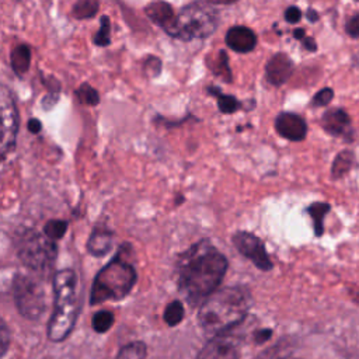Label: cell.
Wrapping results in <instances>:
<instances>
[{
	"mask_svg": "<svg viewBox=\"0 0 359 359\" xmlns=\"http://www.w3.org/2000/svg\"><path fill=\"white\" fill-rule=\"evenodd\" d=\"M226 271L227 258L208 240H201L178 257V287L191 303L203 302L216 292Z\"/></svg>",
	"mask_w": 359,
	"mask_h": 359,
	"instance_id": "1",
	"label": "cell"
},
{
	"mask_svg": "<svg viewBox=\"0 0 359 359\" xmlns=\"http://www.w3.org/2000/svg\"><path fill=\"white\" fill-rule=\"evenodd\" d=\"M248 311V296L240 287H224L202 302L198 323L205 334L217 338L244 320Z\"/></svg>",
	"mask_w": 359,
	"mask_h": 359,
	"instance_id": "2",
	"label": "cell"
},
{
	"mask_svg": "<svg viewBox=\"0 0 359 359\" xmlns=\"http://www.w3.org/2000/svg\"><path fill=\"white\" fill-rule=\"evenodd\" d=\"M53 311L48 324V337L59 342L67 338L77 317L76 273L72 269H62L53 278Z\"/></svg>",
	"mask_w": 359,
	"mask_h": 359,
	"instance_id": "3",
	"label": "cell"
},
{
	"mask_svg": "<svg viewBox=\"0 0 359 359\" xmlns=\"http://www.w3.org/2000/svg\"><path fill=\"white\" fill-rule=\"evenodd\" d=\"M125 250L126 247L122 245L115 258L95 276L90 296L93 304L107 300H121L132 290L136 282V271L126 259Z\"/></svg>",
	"mask_w": 359,
	"mask_h": 359,
	"instance_id": "4",
	"label": "cell"
},
{
	"mask_svg": "<svg viewBox=\"0 0 359 359\" xmlns=\"http://www.w3.org/2000/svg\"><path fill=\"white\" fill-rule=\"evenodd\" d=\"M219 25V13L213 6L196 0L187 4L164 29L172 38L182 41L205 39L210 36Z\"/></svg>",
	"mask_w": 359,
	"mask_h": 359,
	"instance_id": "5",
	"label": "cell"
},
{
	"mask_svg": "<svg viewBox=\"0 0 359 359\" xmlns=\"http://www.w3.org/2000/svg\"><path fill=\"white\" fill-rule=\"evenodd\" d=\"M15 247L21 262L34 271L49 269L57 252L55 240L32 229H25L18 234Z\"/></svg>",
	"mask_w": 359,
	"mask_h": 359,
	"instance_id": "6",
	"label": "cell"
},
{
	"mask_svg": "<svg viewBox=\"0 0 359 359\" xmlns=\"http://www.w3.org/2000/svg\"><path fill=\"white\" fill-rule=\"evenodd\" d=\"M14 302L21 316L28 320H38L46 307L42 286L25 275H17L13 283Z\"/></svg>",
	"mask_w": 359,
	"mask_h": 359,
	"instance_id": "7",
	"label": "cell"
},
{
	"mask_svg": "<svg viewBox=\"0 0 359 359\" xmlns=\"http://www.w3.org/2000/svg\"><path fill=\"white\" fill-rule=\"evenodd\" d=\"M0 111H1V160L4 161L15 147V139L18 133V111L14 102L13 94L6 86H1L0 94Z\"/></svg>",
	"mask_w": 359,
	"mask_h": 359,
	"instance_id": "8",
	"label": "cell"
},
{
	"mask_svg": "<svg viewBox=\"0 0 359 359\" xmlns=\"http://www.w3.org/2000/svg\"><path fill=\"white\" fill-rule=\"evenodd\" d=\"M233 244L238 252L248 258L257 268L262 271H269L272 268V262L264 243L252 233L237 231L233 236Z\"/></svg>",
	"mask_w": 359,
	"mask_h": 359,
	"instance_id": "9",
	"label": "cell"
},
{
	"mask_svg": "<svg viewBox=\"0 0 359 359\" xmlns=\"http://www.w3.org/2000/svg\"><path fill=\"white\" fill-rule=\"evenodd\" d=\"M275 129L282 137L292 142H300L307 135L306 121L292 112L279 114L275 119Z\"/></svg>",
	"mask_w": 359,
	"mask_h": 359,
	"instance_id": "10",
	"label": "cell"
},
{
	"mask_svg": "<svg viewBox=\"0 0 359 359\" xmlns=\"http://www.w3.org/2000/svg\"><path fill=\"white\" fill-rule=\"evenodd\" d=\"M266 79L272 86L285 84L293 73V62L285 53H275L265 66Z\"/></svg>",
	"mask_w": 359,
	"mask_h": 359,
	"instance_id": "11",
	"label": "cell"
},
{
	"mask_svg": "<svg viewBox=\"0 0 359 359\" xmlns=\"http://www.w3.org/2000/svg\"><path fill=\"white\" fill-rule=\"evenodd\" d=\"M226 43L230 49L238 53H247L257 46V35L248 27L236 25L226 32Z\"/></svg>",
	"mask_w": 359,
	"mask_h": 359,
	"instance_id": "12",
	"label": "cell"
},
{
	"mask_svg": "<svg viewBox=\"0 0 359 359\" xmlns=\"http://www.w3.org/2000/svg\"><path fill=\"white\" fill-rule=\"evenodd\" d=\"M323 129L332 136H345L351 132L349 115L341 108H331L321 118Z\"/></svg>",
	"mask_w": 359,
	"mask_h": 359,
	"instance_id": "13",
	"label": "cell"
},
{
	"mask_svg": "<svg viewBox=\"0 0 359 359\" xmlns=\"http://www.w3.org/2000/svg\"><path fill=\"white\" fill-rule=\"evenodd\" d=\"M238 349L224 338H213L196 356V359H238Z\"/></svg>",
	"mask_w": 359,
	"mask_h": 359,
	"instance_id": "14",
	"label": "cell"
},
{
	"mask_svg": "<svg viewBox=\"0 0 359 359\" xmlns=\"http://www.w3.org/2000/svg\"><path fill=\"white\" fill-rule=\"evenodd\" d=\"M144 13L154 24L160 25L163 29H165L175 18L171 4H168L167 1H163V0L153 1L149 6H146Z\"/></svg>",
	"mask_w": 359,
	"mask_h": 359,
	"instance_id": "15",
	"label": "cell"
},
{
	"mask_svg": "<svg viewBox=\"0 0 359 359\" xmlns=\"http://www.w3.org/2000/svg\"><path fill=\"white\" fill-rule=\"evenodd\" d=\"M112 245V231L105 227H95L88 238V251L95 255H105Z\"/></svg>",
	"mask_w": 359,
	"mask_h": 359,
	"instance_id": "16",
	"label": "cell"
},
{
	"mask_svg": "<svg viewBox=\"0 0 359 359\" xmlns=\"http://www.w3.org/2000/svg\"><path fill=\"white\" fill-rule=\"evenodd\" d=\"M10 65L13 72L18 76L22 77L31 65V49L28 45H17L11 52H10Z\"/></svg>",
	"mask_w": 359,
	"mask_h": 359,
	"instance_id": "17",
	"label": "cell"
},
{
	"mask_svg": "<svg viewBox=\"0 0 359 359\" xmlns=\"http://www.w3.org/2000/svg\"><path fill=\"white\" fill-rule=\"evenodd\" d=\"M353 161H355V154L351 150H342L334 158V163L331 167V175L334 178H339L345 175L352 168Z\"/></svg>",
	"mask_w": 359,
	"mask_h": 359,
	"instance_id": "18",
	"label": "cell"
},
{
	"mask_svg": "<svg viewBox=\"0 0 359 359\" xmlns=\"http://www.w3.org/2000/svg\"><path fill=\"white\" fill-rule=\"evenodd\" d=\"M208 91L212 95L216 97L217 107H219L220 112H223V114H233L237 109H240L241 104H240V101L236 97H233L230 94H223L217 87H209Z\"/></svg>",
	"mask_w": 359,
	"mask_h": 359,
	"instance_id": "19",
	"label": "cell"
},
{
	"mask_svg": "<svg viewBox=\"0 0 359 359\" xmlns=\"http://www.w3.org/2000/svg\"><path fill=\"white\" fill-rule=\"evenodd\" d=\"M330 210V205L328 203H324V202H316V203H311L309 208H307V213L311 216L313 219V223H314V231L317 236H321L323 234V230H324V217L325 215L328 213Z\"/></svg>",
	"mask_w": 359,
	"mask_h": 359,
	"instance_id": "20",
	"label": "cell"
},
{
	"mask_svg": "<svg viewBox=\"0 0 359 359\" xmlns=\"http://www.w3.org/2000/svg\"><path fill=\"white\" fill-rule=\"evenodd\" d=\"M98 11V0H79L73 6V15L77 20H86L91 18L97 14Z\"/></svg>",
	"mask_w": 359,
	"mask_h": 359,
	"instance_id": "21",
	"label": "cell"
},
{
	"mask_svg": "<svg viewBox=\"0 0 359 359\" xmlns=\"http://www.w3.org/2000/svg\"><path fill=\"white\" fill-rule=\"evenodd\" d=\"M163 318H164L165 324L170 325V327H174L178 323H181L182 318H184V306H182V303L180 300H172L171 303H168L165 306Z\"/></svg>",
	"mask_w": 359,
	"mask_h": 359,
	"instance_id": "22",
	"label": "cell"
},
{
	"mask_svg": "<svg viewBox=\"0 0 359 359\" xmlns=\"http://www.w3.org/2000/svg\"><path fill=\"white\" fill-rule=\"evenodd\" d=\"M146 356V345L140 341H135L126 344L118 352L116 359H144Z\"/></svg>",
	"mask_w": 359,
	"mask_h": 359,
	"instance_id": "23",
	"label": "cell"
},
{
	"mask_svg": "<svg viewBox=\"0 0 359 359\" xmlns=\"http://www.w3.org/2000/svg\"><path fill=\"white\" fill-rule=\"evenodd\" d=\"M227 60H229L227 53H226L224 50H220V52L217 53V57L215 59L213 65H208V66L210 67V70H212L216 76H219V77H222V79L230 81V80H231V73H230V67H229V62H227Z\"/></svg>",
	"mask_w": 359,
	"mask_h": 359,
	"instance_id": "24",
	"label": "cell"
},
{
	"mask_svg": "<svg viewBox=\"0 0 359 359\" xmlns=\"http://www.w3.org/2000/svg\"><path fill=\"white\" fill-rule=\"evenodd\" d=\"M76 95H77V100H79L81 104H86V105H90V107L98 105V102H100L98 91H97L94 87H91L88 83H83V84L76 90Z\"/></svg>",
	"mask_w": 359,
	"mask_h": 359,
	"instance_id": "25",
	"label": "cell"
},
{
	"mask_svg": "<svg viewBox=\"0 0 359 359\" xmlns=\"http://www.w3.org/2000/svg\"><path fill=\"white\" fill-rule=\"evenodd\" d=\"M91 324H93V328L95 332H107L112 324H114V316L112 313L107 311V310H101V311H97L94 316H93V320H91Z\"/></svg>",
	"mask_w": 359,
	"mask_h": 359,
	"instance_id": "26",
	"label": "cell"
},
{
	"mask_svg": "<svg viewBox=\"0 0 359 359\" xmlns=\"http://www.w3.org/2000/svg\"><path fill=\"white\" fill-rule=\"evenodd\" d=\"M94 43L98 46H108L111 43V22L107 15L101 17L100 29L94 35Z\"/></svg>",
	"mask_w": 359,
	"mask_h": 359,
	"instance_id": "27",
	"label": "cell"
},
{
	"mask_svg": "<svg viewBox=\"0 0 359 359\" xmlns=\"http://www.w3.org/2000/svg\"><path fill=\"white\" fill-rule=\"evenodd\" d=\"M66 230H67V222L66 220H57V219L46 222L45 227H43V233L52 240L62 238L63 234L66 233Z\"/></svg>",
	"mask_w": 359,
	"mask_h": 359,
	"instance_id": "28",
	"label": "cell"
},
{
	"mask_svg": "<svg viewBox=\"0 0 359 359\" xmlns=\"http://www.w3.org/2000/svg\"><path fill=\"white\" fill-rule=\"evenodd\" d=\"M332 97H334V91H332L331 88L325 87V88L320 90V91L313 97V101H311V102H313L314 107H325V105H328V104L331 102Z\"/></svg>",
	"mask_w": 359,
	"mask_h": 359,
	"instance_id": "29",
	"label": "cell"
},
{
	"mask_svg": "<svg viewBox=\"0 0 359 359\" xmlns=\"http://www.w3.org/2000/svg\"><path fill=\"white\" fill-rule=\"evenodd\" d=\"M345 29L348 32L349 36L352 38H359V14L358 15H352L345 25Z\"/></svg>",
	"mask_w": 359,
	"mask_h": 359,
	"instance_id": "30",
	"label": "cell"
},
{
	"mask_svg": "<svg viewBox=\"0 0 359 359\" xmlns=\"http://www.w3.org/2000/svg\"><path fill=\"white\" fill-rule=\"evenodd\" d=\"M300 18H302V11H300L296 6H290V7L286 8V11H285V20H286L287 22L296 24V22L300 21Z\"/></svg>",
	"mask_w": 359,
	"mask_h": 359,
	"instance_id": "31",
	"label": "cell"
},
{
	"mask_svg": "<svg viewBox=\"0 0 359 359\" xmlns=\"http://www.w3.org/2000/svg\"><path fill=\"white\" fill-rule=\"evenodd\" d=\"M57 98H59V93H49L48 95H45V98L42 100V105H43V108H46V109H49L56 101H57Z\"/></svg>",
	"mask_w": 359,
	"mask_h": 359,
	"instance_id": "32",
	"label": "cell"
},
{
	"mask_svg": "<svg viewBox=\"0 0 359 359\" xmlns=\"http://www.w3.org/2000/svg\"><path fill=\"white\" fill-rule=\"evenodd\" d=\"M27 128H28V130H29L31 133H38V132L42 129V123H41V121H38L36 118H31V119L28 121V123H27Z\"/></svg>",
	"mask_w": 359,
	"mask_h": 359,
	"instance_id": "33",
	"label": "cell"
},
{
	"mask_svg": "<svg viewBox=\"0 0 359 359\" xmlns=\"http://www.w3.org/2000/svg\"><path fill=\"white\" fill-rule=\"evenodd\" d=\"M303 45H304L306 49H309V50H311V52H314V50L317 49V45H316V42H314L313 38H304V39H303Z\"/></svg>",
	"mask_w": 359,
	"mask_h": 359,
	"instance_id": "34",
	"label": "cell"
},
{
	"mask_svg": "<svg viewBox=\"0 0 359 359\" xmlns=\"http://www.w3.org/2000/svg\"><path fill=\"white\" fill-rule=\"evenodd\" d=\"M255 335H257V337H255V341H257V342H264V341H266V339L269 338L271 331H269V330H264L262 332H257Z\"/></svg>",
	"mask_w": 359,
	"mask_h": 359,
	"instance_id": "35",
	"label": "cell"
},
{
	"mask_svg": "<svg viewBox=\"0 0 359 359\" xmlns=\"http://www.w3.org/2000/svg\"><path fill=\"white\" fill-rule=\"evenodd\" d=\"M201 1H203L206 4H210V6H216V4H231L237 0H201Z\"/></svg>",
	"mask_w": 359,
	"mask_h": 359,
	"instance_id": "36",
	"label": "cell"
},
{
	"mask_svg": "<svg viewBox=\"0 0 359 359\" xmlns=\"http://www.w3.org/2000/svg\"><path fill=\"white\" fill-rule=\"evenodd\" d=\"M7 328H6V324H3V327H1V341H3V351H6L7 349Z\"/></svg>",
	"mask_w": 359,
	"mask_h": 359,
	"instance_id": "37",
	"label": "cell"
},
{
	"mask_svg": "<svg viewBox=\"0 0 359 359\" xmlns=\"http://www.w3.org/2000/svg\"><path fill=\"white\" fill-rule=\"evenodd\" d=\"M307 18H309L311 22H314V21L318 20V14H317L313 8H309V10H307Z\"/></svg>",
	"mask_w": 359,
	"mask_h": 359,
	"instance_id": "38",
	"label": "cell"
},
{
	"mask_svg": "<svg viewBox=\"0 0 359 359\" xmlns=\"http://www.w3.org/2000/svg\"><path fill=\"white\" fill-rule=\"evenodd\" d=\"M293 35H294V38H296V39H302V41L306 38V36H304V29H303V28H297V29H294Z\"/></svg>",
	"mask_w": 359,
	"mask_h": 359,
	"instance_id": "39",
	"label": "cell"
}]
</instances>
